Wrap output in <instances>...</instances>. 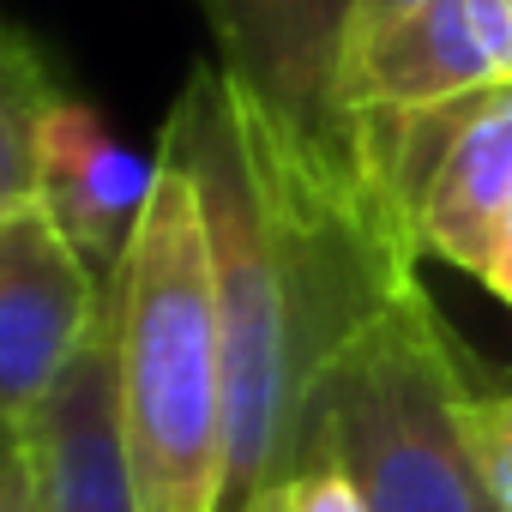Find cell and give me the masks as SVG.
<instances>
[{"mask_svg":"<svg viewBox=\"0 0 512 512\" xmlns=\"http://www.w3.org/2000/svg\"><path fill=\"white\" fill-rule=\"evenodd\" d=\"M103 320V278L25 205L0 217V428H25L91 326Z\"/></svg>","mask_w":512,"mask_h":512,"instance_id":"277c9868","label":"cell"},{"mask_svg":"<svg viewBox=\"0 0 512 512\" xmlns=\"http://www.w3.org/2000/svg\"><path fill=\"white\" fill-rule=\"evenodd\" d=\"M410 241L422 260L464 272L482 296L512 302V85L482 91L422 169Z\"/></svg>","mask_w":512,"mask_h":512,"instance_id":"5b68a950","label":"cell"},{"mask_svg":"<svg viewBox=\"0 0 512 512\" xmlns=\"http://www.w3.org/2000/svg\"><path fill=\"white\" fill-rule=\"evenodd\" d=\"M452 434L464 452V470L488 512H512V398L494 374L470 368L452 398Z\"/></svg>","mask_w":512,"mask_h":512,"instance_id":"9c48e42d","label":"cell"},{"mask_svg":"<svg viewBox=\"0 0 512 512\" xmlns=\"http://www.w3.org/2000/svg\"><path fill=\"white\" fill-rule=\"evenodd\" d=\"M512 85V0H422L332 61V115L440 109Z\"/></svg>","mask_w":512,"mask_h":512,"instance_id":"3957f363","label":"cell"},{"mask_svg":"<svg viewBox=\"0 0 512 512\" xmlns=\"http://www.w3.org/2000/svg\"><path fill=\"white\" fill-rule=\"evenodd\" d=\"M476 356L440 320L422 284L368 314L314 392V452H326L368 512H488L458 434L452 398Z\"/></svg>","mask_w":512,"mask_h":512,"instance_id":"7a4b0ae2","label":"cell"},{"mask_svg":"<svg viewBox=\"0 0 512 512\" xmlns=\"http://www.w3.org/2000/svg\"><path fill=\"white\" fill-rule=\"evenodd\" d=\"M61 91L49 49L25 25L0 19V217L37 205V127Z\"/></svg>","mask_w":512,"mask_h":512,"instance_id":"ba28073f","label":"cell"},{"mask_svg":"<svg viewBox=\"0 0 512 512\" xmlns=\"http://www.w3.org/2000/svg\"><path fill=\"white\" fill-rule=\"evenodd\" d=\"M0 512H37V506H31L25 428H0Z\"/></svg>","mask_w":512,"mask_h":512,"instance_id":"7c38bea8","label":"cell"},{"mask_svg":"<svg viewBox=\"0 0 512 512\" xmlns=\"http://www.w3.org/2000/svg\"><path fill=\"white\" fill-rule=\"evenodd\" d=\"M109 410L133 512H217L223 362L193 181L157 151L145 211L103 272Z\"/></svg>","mask_w":512,"mask_h":512,"instance_id":"6da1fadb","label":"cell"},{"mask_svg":"<svg viewBox=\"0 0 512 512\" xmlns=\"http://www.w3.org/2000/svg\"><path fill=\"white\" fill-rule=\"evenodd\" d=\"M422 0H344V13H338V55H350V49H362L374 31H386L392 19H404V13H416ZM332 55V61H338Z\"/></svg>","mask_w":512,"mask_h":512,"instance_id":"8fae6325","label":"cell"},{"mask_svg":"<svg viewBox=\"0 0 512 512\" xmlns=\"http://www.w3.org/2000/svg\"><path fill=\"white\" fill-rule=\"evenodd\" d=\"M25 458H31V506L37 512H133L115 410H109V338L103 320L43 398V410L25 422Z\"/></svg>","mask_w":512,"mask_h":512,"instance_id":"52a82bcc","label":"cell"},{"mask_svg":"<svg viewBox=\"0 0 512 512\" xmlns=\"http://www.w3.org/2000/svg\"><path fill=\"white\" fill-rule=\"evenodd\" d=\"M272 512H368L362 506V494L350 488V476L326 458V452H314L284 488H278V506Z\"/></svg>","mask_w":512,"mask_h":512,"instance_id":"30bf717a","label":"cell"},{"mask_svg":"<svg viewBox=\"0 0 512 512\" xmlns=\"http://www.w3.org/2000/svg\"><path fill=\"white\" fill-rule=\"evenodd\" d=\"M157 157L133 151L115 139L109 115L79 97L61 91L43 109L37 127V211L61 229V241L103 278L145 211Z\"/></svg>","mask_w":512,"mask_h":512,"instance_id":"8992f818","label":"cell"}]
</instances>
